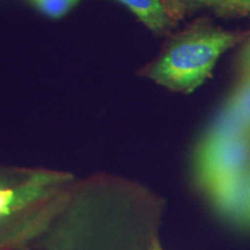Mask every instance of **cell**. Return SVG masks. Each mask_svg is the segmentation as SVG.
<instances>
[{
	"label": "cell",
	"mask_w": 250,
	"mask_h": 250,
	"mask_svg": "<svg viewBox=\"0 0 250 250\" xmlns=\"http://www.w3.org/2000/svg\"><path fill=\"white\" fill-rule=\"evenodd\" d=\"M242 35L211 26H196L176 37L146 71L159 85L175 92L191 93L204 83L220 56Z\"/></svg>",
	"instance_id": "cell-1"
},
{
	"label": "cell",
	"mask_w": 250,
	"mask_h": 250,
	"mask_svg": "<svg viewBox=\"0 0 250 250\" xmlns=\"http://www.w3.org/2000/svg\"><path fill=\"white\" fill-rule=\"evenodd\" d=\"M193 168L205 190L249 170L250 134L217 117L197 145Z\"/></svg>",
	"instance_id": "cell-2"
},
{
	"label": "cell",
	"mask_w": 250,
	"mask_h": 250,
	"mask_svg": "<svg viewBox=\"0 0 250 250\" xmlns=\"http://www.w3.org/2000/svg\"><path fill=\"white\" fill-rule=\"evenodd\" d=\"M249 171L250 169L206 189L219 213L243 228H250Z\"/></svg>",
	"instance_id": "cell-3"
},
{
	"label": "cell",
	"mask_w": 250,
	"mask_h": 250,
	"mask_svg": "<svg viewBox=\"0 0 250 250\" xmlns=\"http://www.w3.org/2000/svg\"><path fill=\"white\" fill-rule=\"evenodd\" d=\"M154 33H161L170 26L171 12L175 7L167 4V0H116Z\"/></svg>",
	"instance_id": "cell-4"
},
{
	"label": "cell",
	"mask_w": 250,
	"mask_h": 250,
	"mask_svg": "<svg viewBox=\"0 0 250 250\" xmlns=\"http://www.w3.org/2000/svg\"><path fill=\"white\" fill-rule=\"evenodd\" d=\"M49 176H35L18 189L0 188V218L26 206L42 195V188L46 184Z\"/></svg>",
	"instance_id": "cell-5"
},
{
	"label": "cell",
	"mask_w": 250,
	"mask_h": 250,
	"mask_svg": "<svg viewBox=\"0 0 250 250\" xmlns=\"http://www.w3.org/2000/svg\"><path fill=\"white\" fill-rule=\"evenodd\" d=\"M219 114L250 133V74L242 76Z\"/></svg>",
	"instance_id": "cell-6"
},
{
	"label": "cell",
	"mask_w": 250,
	"mask_h": 250,
	"mask_svg": "<svg viewBox=\"0 0 250 250\" xmlns=\"http://www.w3.org/2000/svg\"><path fill=\"white\" fill-rule=\"evenodd\" d=\"M37 11L50 19L65 17L80 0H27Z\"/></svg>",
	"instance_id": "cell-7"
},
{
	"label": "cell",
	"mask_w": 250,
	"mask_h": 250,
	"mask_svg": "<svg viewBox=\"0 0 250 250\" xmlns=\"http://www.w3.org/2000/svg\"><path fill=\"white\" fill-rule=\"evenodd\" d=\"M208 6L221 15H250V0H211Z\"/></svg>",
	"instance_id": "cell-8"
},
{
	"label": "cell",
	"mask_w": 250,
	"mask_h": 250,
	"mask_svg": "<svg viewBox=\"0 0 250 250\" xmlns=\"http://www.w3.org/2000/svg\"><path fill=\"white\" fill-rule=\"evenodd\" d=\"M239 67L242 76L250 74V39L247 41L245 46H243L241 52H240Z\"/></svg>",
	"instance_id": "cell-9"
},
{
	"label": "cell",
	"mask_w": 250,
	"mask_h": 250,
	"mask_svg": "<svg viewBox=\"0 0 250 250\" xmlns=\"http://www.w3.org/2000/svg\"><path fill=\"white\" fill-rule=\"evenodd\" d=\"M179 1H187V2H197V4L208 5L211 0H179Z\"/></svg>",
	"instance_id": "cell-10"
},
{
	"label": "cell",
	"mask_w": 250,
	"mask_h": 250,
	"mask_svg": "<svg viewBox=\"0 0 250 250\" xmlns=\"http://www.w3.org/2000/svg\"><path fill=\"white\" fill-rule=\"evenodd\" d=\"M7 180L4 179L2 176H0V188H6L7 187Z\"/></svg>",
	"instance_id": "cell-11"
},
{
	"label": "cell",
	"mask_w": 250,
	"mask_h": 250,
	"mask_svg": "<svg viewBox=\"0 0 250 250\" xmlns=\"http://www.w3.org/2000/svg\"><path fill=\"white\" fill-rule=\"evenodd\" d=\"M249 182H250V171H249Z\"/></svg>",
	"instance_id": "cell-12"
}]
</instances>
